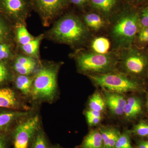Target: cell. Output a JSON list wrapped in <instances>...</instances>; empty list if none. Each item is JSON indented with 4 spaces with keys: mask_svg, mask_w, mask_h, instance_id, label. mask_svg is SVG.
I'll list each match as a JSON object with an SVG mask.
<instances>
[{
    "mask_svg": "<svg viewBox=\"0 0 148 148\" xmlns=\"http://www.w3.org/2000/svg\"><path fill=\"white\" fill-rule=\"evenodd\" d=\"M138 9L125 3L112 18L106 34L110 40L112 51H119L134 45L141 28Z\"/></svg>",
    "mask_w": 148,
    "mask_h": 148,
    "instance_id": "1",
    "label": "cell"
},
{
    "mask_svg": "<svg viewBox=\"0 0 148 148\" xmlns=\"http://www.w3.org/2000/svg\"><path fill=\"white\" fill-rule=\"evenodd\" d=\"M48 36L56 42L79 49L87 46L93 36L81 17L73 13L67 14L57 20Z\"/></svg>",
    "mask_w": 148,
    "mask_h": 148,
    "instance_id": "2",
    "label": "cell"
},
{
    "mask_svg": "<svg viewBox=\"0 0 148 148\" xmlns=\"http://www.w3.org/2000/svg\"><path fill=\"white\" fill-rule=\"evenodd\" d=\"M81 72L89 75H98L118 71L117 51L105 54L95 53L89 49H80L73 54Z\"/></svg>",
    "mask_w": 148,
    "mask_h": 148,
    "instance_id": "3",
    "label": "cell"
},
{
    "mask_svg": "<svg viewBox=\"0 0 148 148\" xmlns=\"http://www.w3.org/2000/svg\"><path fill=\"white\" fill-rule=\"evenodd\" d=\"M118 66L130 76H138L148 69V50L133 45L117 51Z\"/></svg>",
    "mask_w": 148,
    "mask_h": 148,
    "instance_id": "4",
    "label": "cell"
},
{
    "mask_svg": "<svg viewBox=\"0 0 148 148\" xmlns=\"http://www.w3.org/2000/svg\"><path fill=\"white\" fill-rule=\"evenodd\" d=\"M58 68L53 65L43 66L34 79L32 96L36 100L51 101L55 96L57 89Z\"/></svg>",
    "mask_w": 148,
    "mask_h": 148,
    "instance_id": "5",
    "label": "cell"
},
{
    "mask_svg": "<svg viewBox=\"0 0 148 148\" xmlns=\"http://www.w3.org/2000/svg\"><path fill=\"white\" fill-rule=\"evenodd\" d=\"M88 76L95 84L110 92L121 94L139 89V84L137 81L119 70Z\"/></svg>",
    "mask_w": 148,
    "mask_h": 148,
    "instance_id": "6",
    "label": "cell"
},
{
    "mask_svg": "<svg viewBox=\"0 0 148 148\" xmlns=\"http://www.w3.org/2000/svg\"><path fill=\"white\" fill-rule=\"evenodd\" d=\"M39 120L38 116H35L16 126L13 134L14 148H28L32 139L36 135Z\"/></svg>",
    "mask_w": 148,
    "mask_h": 148,
    "instance_id": "7",
    "label": "cell"
},
{
    "mask_svg": "<svg viewBox=\"0 0 148 148\" xmlns=\"http://www.w3.org/2000/svg\"><path fill=\"white\" fill-rule=\"evenodd\" d=\"M43 24L45 27L50 24L53 18L68 5L70 0H34Z\"/></svg>",
    "mask_w": 148,
    "mask_h": 148,
    "instance_id": "8",
    "label": "cell"
},
{
    "mask_svg": "<svg viewBox=\"0 0 148 148\" xmlns=\"http://www.w3.org/2000/svg\"><path fill=\"white\" fill-rule=\"evenodd\" d=\"M81 18L93 36L106 34L110 22L98 12L93 10L87 12Z\"/></svg>",
    "mask_w": 148,
    "mask_h": 148,
    "instance_id": "9",
    "label": "cell"
},
{
    "mask_svg": "<svg viewBox=\"0 0 148 148\" xmlns=\"http://www.w3.org/2000/svg\"><path fill=\"white\" fill-rule=\"evenodd\" d=\"M92 10L101 14L110 22L114 16L122 8L121 0H89Z\"/></svg>",
    "mask_w": 148,
    "mask_h": 148,
    "instance_id": "10",
    "label": "cell"
},
{
    "mask_svg": "<svg viewBox=\"0 0 148 148\" xmlns=\"http://www.w3.org/2000/svg\"><path fill=\"white\" fill-rule=\"evenodd\" d=\"M1 3L8 13L23 23L28 13L26 0H2Z\"/></svg>",
    "mask_w": 148,
    "mask_h": 148,
    "instance_id": "11",
    "label": "cell"
},
{
    "mask_svg": "<svg viewBox=\"0 0 148 148\" xmlns=\"http://www.w3.org/2000/svg\"><path fill=\"white\" fill-rule=\"evenodd\" d=\"M87 46L89 50L101 54L107 53L112 51L110 40L106 35L93 36Z\"/></svg>",
    "mask_w": 148,
    "mask_h": 148,
    "instance_id": "12",
    "label": "cell"
},
{
    "mask_svg": "<svg viewBox=\"0 0 148 148\" xmlns=\"http://www.w3.org/2000/svg\"><path fill=\"white\" fill-rule=\"evenodd\" d=\"M21 104L13 90L10 88L0 89V108L19 109Z\"/></svg>",
    "mask_w": 148,
    "mask_h": 148,
    "instance_id": "13",
    "label": "cell"
},
{
    "mask_svg": "<svg viewBox=\"0 0 148 148\" xmlns=\"http://www.w3.org/2000/svg\"><path fill=\"white\" fill-rule=\"evenodd\" d=\"M26 114L27 113L14 111L0 112V133L5 132L14 122Z\"/></svg>",
    "mask_w": 148,
    "mask_h": 148,
    "instance_id": "14",
    "label": "cell"
},
{
    "mask_svg": "<svg viewBox=\"0 0 148 148\" xmlns=\"http://www.w3.org/2000/svg\"><path fill=\"white\" fill-rule=\"evenodd\" d=\"M81 148H105L103 138L99 130H91L83 141Z\"/></svg>",
    "mask_w": 148,
    "mask_h": 148,
    "instance_id": "15",
    "label": "cell"
},
{
    "mask_svg": "<svg viewBox=\"0 0 148 148\" xmlns=\"http://www.w3.org/2000/svg\"><path fill=\"white\" fill-rule=\"evenodd\" d=\"M44 35H41L34 38L30 42L21 46V50L27 55L35 58L38 57L40 44L43 38Z\"/></svg>",
    "mask_w": 148,
    "mask_h": 148,
    "instance_id": "16",
    "label": "cell"
},
{
    "mask_svg": "<svg viewBox=\"0 0 148 148\" xmlns=\"http://www.w3.org/2000/svg\"><path fill=\"white\" fill-rule=\"evenodd\" d=\"M34 79L28 75H19L15 79L16 87L24 95L32 92Z\"/></svg>",
    "mask_w": 148,
    "mask_h": 148,
    "instance_id": "17",
    "label": "cell"
},
{
    "mask_svg": "<svg viewBox=\"0 0 148 148\" xmlns=\"http://www.w3.org/2000/svg\"><path fill=\"white\" fill-rule=\"evenodd\" d=\"M16 33L17 42L21 46L30 42L34 38L28 32L23 23H18L16 27Z\"/></svg>",
    "mask_w": 148,
    "mask_h": 148,
    "instance_id": "18",
    "label": "cell"
},
{
    "mask_svg": "<svg viewBox=\"0 0 148 148\" xmlns=\"http://www.w3.org/2000/svg\"><path fill=\"white\" fill-rule=\"evenodd\" d=\"M106 101L99 92H95L90 98L89 101L90 110L100 112L103 111L105 108Z\"/></svg>",
    "mask_w": 148,
    "mask_h": 148,
    "instance_id": "19",
    "label": "cell"
},
{
    "mask_svg": "<svg viewBox=\"0 0 148 148\" xmlns=\"http://www.w3.org/2000/svg\"><path fill=\"white\" fill-rule=\"evenodd\" d=\"M106 103H110L124 108L127 103V101L123 96L116 92H106L105 94Z\"/></svg>",
    "mask_w": 148,
    "mask_h": 148,
    "instance_id": "20",
    "label": "cell"
},
{
    "mask_svg": "<svg viewBox=\"0 0 148 148\" xmlns=\"http://www.w3.org/2000/svg\"><path fill=\"white\" fill-rule=\"evenodd\" d=\"M134 45L142 48L148 46V28L141 27L136 36Z\"/></svg>",
    "mask_w": 148,
    "mask_h": 148,
    "instance_id": "21",
    "label": "cell"
},
{
    "mask_svg": "<svg viewBox=\"0 0 148 148\" xmlns=\"http://www.w3.org/2000/svg\"><path fill=\"white\" fill-rule=\"evenodd\" d=\"M14 65L37 67L36 58L29 56L19 55L16 58Z\"/></svg>",
    "mask_w": 148,
    "mask_h": 148,
    "instance_id": "22",
    "label": "cell"
},
{
    "mask_svg": "<svg viewBox=\"0 0 148 148\" xmlns=\"http://www.w3.org/2000/svg\"><path fill=\"white\" fill-rule=\"evenodd\" d=\"M32 148H49L47 140L43 132L37 133L33 140Z\"/></svg>",
    "mask_w": 148,
    "mask_h": 148,
    "instance_id": "23",
    "label": "cell"
},
{
    "mask_svg": "<svg viewBox=\"0 0 148 148\" xmlns=\"http://www.w3.org/2000/svg\"><path fill=\"white\" fill-rule=\"evenodd\" d=\"M115 148H132L129 135L126 132L120 135Z\"/></svg>",
    "mask_w": 148,
    "mask_h": 148,
    "instance_id": "24",
    "label": "cell"
},
{
    "mask_svg": "<svg viewBox=\"0 0 148 148\" xmlns=\"http://www.w3.org/2000/svg\"><path fill=\"white\" fill-rule=\"evenodd\" d=\"M138 12L141 27L148 28V4L140 8Z\"/></svg>",
    "mask_w": 148,
    "mask_h": 148,
    "instance_id": "25",
    "label": "cell"
},
{
    "mask_svg": "<svg viewBox=\"0 0 148 148\" xmlns=\"http://www.w3.org/2000/svg\"><path fill=\"white\" fill-rule=\"evenodd\" d=\"M36 67L14 65V69L19 75H29L35 71Z\"/></svg>",
    "mask_w": 148,
    "mask_h": 148,
    "instance_id": "26",
    "label": "cell"
},
{
    "mask_svg": "<svg viewBox=\"0 0 148 148\" xmlns=\"http://www.w3.org/2000/svg\"><path fill=\"white\" fill-rule=\"evenodd\" d=\"M135 132L137 135L141 137L148 136V125L145 123H140L135 126Z\"/></svg>",
    "mask_w": 148,
    "mask_h": 148,
    "instance_id": "27",
    "label": "cell"
},
{
    "mask_svg": "<svg viewBox=\"0 0 148 148\" xmlns=\"http://www.w3.org/2000/svg\"><path fill=\"white\" fill-rule=\"evenodd\" d=\"M10 54V46L4 43H0V61L8 58Z\"/></svg>",
    "mask_w": 148,
    "mask_h": 148,
    "instance_id": "28",
    "label": "cell"
},
{
    "mask_svg": "<svg viewBox=\"0 0 148 148\" xmlns=\"http://www.w3.org/2000/svg\"><path fill=\"white\" fill-rule=\"evenodd\" d=\"M9 76V73L6 66L0 61V84L4 82Z\"/></svg>",
    "mask_w": 148,
    "mask_h": 148,
    "instance_id": "29",
    "label": "cell"
},
{
    "mask_svg": "<svg viewBox=\"0 0 148 148\" xmlns=\"http://www.w3.org/2000/svg\"><path fill=\"white\" fill-rule=\"evenodd\" d=\"M124 114L127 118L134 117L140 112V111L126 103L124 107Z\"/></svg>",
    "mask_w": 148,
    "mask_h": 148,
    "instance_id": "30",
    "label": "cell"
},
{
    "mask_svg": "<svg viewBox=\"0 0 148 148\" xmlns=\"http://www.w3.org/2000/svg\"><path fill=\"white\" fill-rule=\"evenodd\" d=\"M112 131V128H101L99 130V131L101 132L103 138L105 148H106L108 147Z\"/></svg>",
    "mask_w": 148,
    "mask_h": 148,
    "instance_id": "31",
    "label": "cell"
},
{
    "mask_svg": "<svg viewBox=\"0 0 148 148\" xmlns=\"http://www.w3.org/2000/svg\"><path fill=\"white\" fill-rule=\"evenodd\" d=\"M120 135L118 131L116 130L112 129L108 144L106 148H115L117 141Z\"/></svg>",
    "mask_w": 148,
    "mask_h": 148,
    "instance_id": "32",
    "label": "cell"
},
{
    "mask_svg": "<svg viewBox=\"0 0 148 148\" xmlns=\"http://www.w3.org/2000/svg\"><path fill=\"white\" fill-rule=\"evenodd\" d=\"M130 5L138 8L148 4V0H123Z\"/></svg>",
    "mask_w": 148,
    "mask_h": 148,
    "instance_id": "33",
    "label": "cell"
},
{
    "mask_svg": "<svg viewBox=\"0 0 148 148\" xmlns=\"http://www.w3.org/2000/svg\"><path fill=\"white\" fill-rule=\"evenodd\" d=\"M8 29L6 26L0 19V43L6 39L8 36Z\"/></svg>",
    "mask_w": 148,
    "mask_h": 148,
    "instance_id": "34",
    "label": "cell"
},
{
    "mask_svg": "<svg viewBox=\"0 0 148 148\" xmlns=\"http://www.w3.org/2000/svg\"><path fill=\"white\" fill-rule=\"evenodd\" d=\"M111 112L115 115L121 116L124 114V108H121L116 105L110 103H106Z\"/></svg>",
    "mask_w": 148,
    "mask_h": 148,
    "instance_id": "35",
    "label": "cell"
},
{
    "mask_svg": "<svg viewBox=\"0 0 148 148\" xmlns=\"http://www.w3.org/2000/svg\"><path fill=\"white\" fill-rule=\"evenodd\" d=\"M127 103L141 112L142 110L141 103L137 98L135 97H130L127 99Z\"/></svg>",
    "mask_w": 148,
    "mask_h": 148,
    "instance_id": "36",
    "label": "cell"
},
{
    "mask_svg": "<svg viewBox=\"0 0 148 148\" xmlns=\"http://www.w3.org/2000/svg\"><path fill=\"white\" fill-rule=\"evenodd\" d=\"M8 138L5 132L0 133V148L8 147Z\"/></svg>",
    "mask_w": 148,
    "mask_h": 148,
    "instance_id": "37",
    "label": "cell"
},
{
    "mask_svg": "<svg viewBox=\"0 0 148 148\" xmlns=\"http://www.w3.org/2000/svg\"><path fill=\"white\" fill-rule=\"evenodd\" d=\"M70 2L79 8H84L89 5V0H70Z\"/></svg>",
    "mask_w": 148,
    "mask_h": 148,
    "instance_id": "38",
    "label": "cell"
},
{
    "mask_svg": "<svg viewBox=\"0 0 148 148\" xmlns=\"http://www.w3.org/2000/svg\"><path fill=\"white\" fill-rule=\"evenodd\" d=\"M87 122L90 125H96L101 121V117H92L87 118Z\"/></svg>",
    "mask_w": 148,
    "mask_h": 148,
    "instance_id": "39",
    "label": "cell"
},
{
    "mask_svg": "<svg viewBox=\"0 0 148 148\" xmlns=\"http://www.w3.org/2000/svg\"><path fill=\"white\" fill-rule=\"evenodd\" d=\"M86 116L87 118L92 117H101L100 112L93 110H89L86 111Z\"/></svg>",
    "mask_w": 148,
    "mask_h": 148,
    "instance_id": "40",
    "label": "cell"
},
{
    "mask_svg": "<svg viewBox=\"0 0 148 148\" xmlns=\"http://www.w3.org/2000/svg\"><path fill=\"white\" fill-rule=\"evenodd\" d=\"M138 148H148V141L141 142Z\"/></svg>",
    "mask_w": 148,
    "mask_h": 148,
    "instance_id": "41",
    "label": "cell"
},
{
    "mask_svg": "<svg viewBox=\"0 0 148 148\" xmlns=\"http://www.w3.org/2000/svg\"><path fill=\"white\" fill-rule=\"evenodd\" d=\"M147 108H148V99L147 103Z\"/></svg>",
    "mask_w": 148,
    "mask_h": 148,
    "instance_id": "42",
    "label": "cell"
},
{
    "mask_svg": "<svg viewBox=\"0 0 148 148\" xmlns=\"http://www.w3.org/2000/svg\"><path fill=\"white\" fill-rule=\"evenodd\" d=\"M54 148H61L57 147H54Z\"/></svg>",
    "mask_w": 148,
    "mask_h": 148,
    "instance_id": "43",
    "label": "cell"
},
{
    "mask_svg": "<svg viewBox=\"0 0 148 148\" xmlns=\"http://www.w3.org/2000/svg\"></svg>",
    "mask_w": 148,
    "mask_h": 148,
    "instance_id": "44",
    "label": "cell"
},
{
    "mask_svg": "<svg viewBox=\"0 0 148 148\" xmlns=\"http://www.w3.org/2000/svg\"><path fill=\"white\" fill-rule=\"evenodd\" d=\"M147 49V50H148V49Z\"/></svg>",
    "mask_w": 148,
    "mask_h": 148,
    "instance_id": "45",
    "label": "cell"
}]
</instances>
